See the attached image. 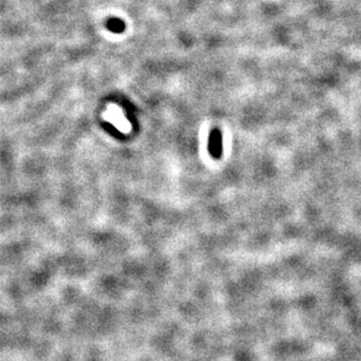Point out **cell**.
Masks as SVG:
<instances>
[{
    "mask_svg": "<svg viewBox=\"0 0 361 361\" xmlns=\"http://www.w3.org/2000/svg\"><path fill=\"white\" fill-rule=\"evenodd\" d=\"M209 151L215 158H219L221 154V136L218 131L212 133L211 142H209Z\"/></svg>",
    "mask_w": 361,
    "mask_h": 361,
    "instance_id": "obj_1",
    "label": "cell"
},
{
    "mask_svg": "<svg viewBox=\"0 0 361 361\" xmlns=\"http://www.w3.org/2000/svg\"><path fill=\"white\" fill-rule=\"evenodd\" d=\"M108 26H109L111 31L116 32V33H120V32L124 30V24H123V21L118 20V19H114V20L109 21Z\"/></svg>",
    "mask_w": 361,
    "mask_h": 361,
    "instance_id": "obj_2",
    "label": "cell"
}]
</instances>
